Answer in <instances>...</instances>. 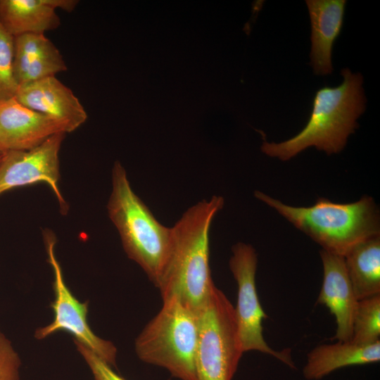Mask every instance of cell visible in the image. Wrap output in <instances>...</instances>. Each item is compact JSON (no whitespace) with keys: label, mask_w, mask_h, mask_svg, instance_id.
<instances>
[{"label":"cell","mask_w":380,"mask_h":380,"mask_svg":"<svg viewBox=\"0 0 380 380\" xmlns=\"http://www.w3.org/2000/svg\"><path fill=\"white\" fill-rule=\"evenodd\" d=\"M319 255L323 265V282L317 303L328 308L336 318V334L331 340L350 341L358 300L347 273L344 257L322 249Z\"/></svg>","instance_id":"12"},{"label":"cell","mask_w":380,"mask_h":380,"mask_svg":"<svg viewBox=\"0 0 380 380\" xmlns=\"http://www.w3.org/2000/svg\"><path fill=\"white\" fill-rule=\"evenodd\" d=\"M14 37L0 23V101L14 98L18 89L13 70Z\"/></svg>","instance_id":"19"},{"label":"cell","mask_w":380,"mask_h":380,"mask_svg":"<svg viewBox=\"0 0 380 380\" xmlns=\"http://www.w3.org/2000/svg\"><path fill=\"white\" fill-rule=\"evenodd\" d=\"M380 360V341L359 345L350 341L322 344L307 355L304 377L319 380L332 372L346 367L376 363Z\"/></svg>","instance_id":"16"},{"label":"cell","mask_w":380,"mask_h":380,"mask_svg":"<svg viewBox=\"0 0 380 380\" xmlns=\"http://www.w3.org/2000/svg\"><path fill=\"white\" fill-rule=\"evenodd\" d=\"M224 198L213 196L186 210L172 227V253L158 288L162 299L175 296L196 313L215 285L209 265V233Z\"/></svg>","instance_id":"1"},{"label":"cell","mask_w":380,"mask_h":380,"mask_svg":"<svg viewBox=\"0 0 380 380\" xmlns=\"http://www.w3.org/2000/svg\"><path fill=\"white\" fill-rule=\"evenodd\" d=\"M77 350L90 368L95 380H125L115 373L112 367L82 344L75 342Z\"/></svg>","instance_id":"21"},{"label":"cell","mask_w":380,"mask_h":380,"mask_svg":"<svg viewBox=\"0 0 380 380\" xmlns=\"http://www.w3.org/2000/svg\"><path fill=\"white\" fill-rule=\"evenodd\" d=\"M43 236L48 261L53 274L54 300L51 308L54 318L51 324L36 331L35 338L44 339L58 331H67L74 336L75 342L88 348L111 367H115L117 348L113 343L101 338L93 332L87 321L88 302L79 301L64 281L62 269L55 253V235L46 229Z\"/></svg>","instance_id":"8"},{"label":"cell","mask_w":380,"mask_h":380,"mask_svg":"<svg viewBox=\"0 0 380 380\" xmlns=\"http://www.w3.org/2000/svg\"><path fill=\"white\" fill-rule=\"evenodd\" d=\"M380 337V294L357 301L353 320L351 341L371 345Z\"/></svg>","instance_id":"18"},{"label":"cell","mask_w":380,"mask_h":380,"mask_svg":"<svg viewBox=\"0 0 380 380\" xmlns=\"http://www.w3.org/2000/svg\"><path fill=\"white\" fill-rule=\"evenodd\" d=\"M61 132L67 134L63 124L23 106L15 97L0 101V150L3 154L34 148Z\"/></svg>","instance_id":"10"},{"label":"cell","mask_w":380,"mask_h":380,"mask_svg":"<svg viewBox=\"0 0 380 380\" xmlns=\"http://www.w3.org/2000/svg\"><path fill=\"white\" fill-rule=\"evenodd\" d=\"M76 0H0V23L13 37L44 34L58 28L56 9L72 11Z\"/></svg>","instance_id":"13"},{"label":"cell","mask_w":380,"mask_h":380,"mask_svg":"<svg viewBox=\"0 0 380 380\" xmlns=\"http://www.w3.org/2000/svg\"><path fill=\"white\" fill-rule=\"evenodd\" d=\"M3 155V153L0 150V156Z\"/></svg>","instance_id":"22"},{"label":"cell","mask_w":380,"mask_h":380,"mask_svg":"<svg viewBox=\"0 0 380 380\" xmlns=\"http://www.w3.org/2000/svg\"><path fill=\"white\" fill-rule=\"evenodd\" d=\"M197 315V380H232L244 353L234 307L214 285Z\"/></svg>","instance_id":"6"},{"label":"cell","mask_w":380,"mask_h":380,"mask_svg":"<svg viewBox=\"0 0 380 380\" xmlns=\"http://www.w3.org/2000/svg\"><path fill=\"white\" fill-rule=\"evenodd\" d=\"M15 98L23 106L61 122L67 133L77 129L87 119L77 97L56 76L19 86Z\"/></svg>","instance_id":"11"},{"label":"cell","mask_w":380,"mask_h":380,"mask_svg":"<svg viewBox=\"0 0 380 380\" xmlns=\"http://www.w3.org/2000/svg\"><path fill=\"white\" fill-rule=\"evenodd\" d=\"M1 157H2V155H1V156H0V161H1Z\"/></svg>","instance_id":"23"},{"label":"cell","mask_w":380,"mask_h":380,"mask_svg":"<svg viewBox=\"0 0 380 380\" xmlns=\"http://www.w3.org/2000/svg\"><path fill=\"white\" fill-rule=\"evenodd\" d=\"M163 302L136 338V353L143 362L165 368L173 377L197 380L198 315L175 296Z\"/></svg>","instance_id":"5"},{"label":"cell","mask_w":380,"mask_h":380,"mask_svg":"<svg viewBox=\"0 0 380 380\" xmlns=\"http://www.w3.org/2000/svg\"><path fill=\"white\" fill-rule=\"evenodd\" d=\"M254 196L319 244L322 250L334 254L344 256L357 243L380 236L379 209L368 196L349 203L319 198L309 207L289 205L260 191H255Z\"/></svg>","instance_id":"3"},{"label":"cell","mask_w":380,"mask_h":380,"mask_svg":"<svg viewBox=\"0 0 380 380\" xmlns=\"http://www.w3.org/2000/svg\"><path fill=\"white\" fill-rule=\"evenodd\" d=\"M67 69L60 51L45 34L14 37L13 70L18 86L56 76Z\"/></svg>","instance_id":"14"},{"label":"cell","mask_w":380,"mask_h":380,"mask_svg":"<svg viewBox=\"0 0 380 380\" xmlns=\"http://www.w3.org/2000/svg\"><path fill=\"white\" fill-rule=\"evenodd\" d=\"M232 251L229 265L237 284L234 311L243 351H259L294 368L291 350H274L266 343L262 334V322L267 315L260 305L256 290L258 256L255 248L250 244L239 242L232 246Z\"/></svg>","instance_id":"7"},{"label":"cell","mask_w":380,"mask_h":380,"mask_svg":"<svg viewBox=\"0 0 380 380\" xmlns=\"http://www.w3.org/2000/svg\"><path fill=\"white\" fill-rule=\"evenodd\" d=\"M111 182L107 203L109 218L128 258L141 267L158 288L172 253V227L159 222L134 193L118 160L113 166Z\"/></svg>","instance_id":"4"},{"label":"cell","mask_w":380,"mask_h":380,"mask_svg":"<svg viewBox=\"0 0 380 380\" xmlns=\"http://www.w3.org/2000/svg\"><path fill=\"white\" fill-rule=\"evenodd\" d=\"M65 134H56L30 150L4 153L0 161V196L17 187L44 182L54 193L61 210L66 211L58 187L59 152Z\"/></svg>","instance_id":"9"},{"label":"cell","mask_w":380,"mask_h":380,"mask_svg":"<svg viewBox=\"0 0 380 380\" xmlns=\"http://www.w3.org/2000/svg\"><path fill=\"white\" fill-rule=\"evenodd\" d=\"M357 300L380 294V236L355 245L343 256Z\"/></svg>","instance_id":"17"},{"label":"cell","mask_w":380,"mask_h":380,"mask_svg":"<svg viewBox=\"0 0 380 380\" xmlns=\"http://www.w3.org/2000/svg\"><path fill=\"white\" fill-rule=\"evenodd\" d=\"M20 367L18 353L0 330V380H19Z\"/></svg>","instance_id":"20"},{"label":"cell","mask_w":380,"mask_h":380,"mask_svg":"<svg viewBox=\"0 0 380 380\" xmlns=\"http://www.w3.org/2000/svg\"><path fill=\"white\" fill-rule=\"evenodd\" d=\"M343 80L336 87L325 86L315 93L312 112L304 128L280 143L264 141L261 151L268 156L288 160L310 146L328 155L338 153L350 134L358 127L357 119L365 110L362 76L348 68L341 70Z\"/></svg>","instance_id":"2"},{"label":"cell","mask_w":380,"mask_h":380,"mask_svg":"<svg viewBox=\"0 0 380 380\" xmlns=\"http://www.w3.org/2000/svg\"><path fill=\"white\" fill-rule=\"evenodd\" d=\"M311 25L310 65L317 75L333 71L334 43L343 25L346 0L305 1Z\"/></svg>","instance_id":"15"}]
</instances>
